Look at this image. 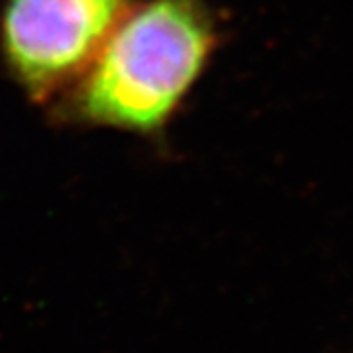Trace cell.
I'll list each match as a JSON object with an SVG mask.
<instances>
[{"label": "cell", "mask_w": 353, "mask_h": 353, "mask_svg": "<svg viewBox=\"0 0 353 353\" xmlns=\"http://www.w3.org/2000/svg\"><path fill=\"white\" fill-rule=\"evenodd\" d=\"M218 46L206 0L134 6L69 92L65 116L90 126L157 134L204 73Z\"/></svg>", "instance_id": "cell-1"}, {"label": "cell", "mask_w": 353, "mask_h": 353, "mask_svg": "<svg viewBox=\"0 0 353 353\" xmlns=\"http://www.w3.org/2000/svg\"><path fill=\"white\" fill-rule=\"evenodd\" d=\"M136 0H6L0 48L34 102L77 85Z\"/></svg>", "instance_id": "cell-2"}]
</instances>
